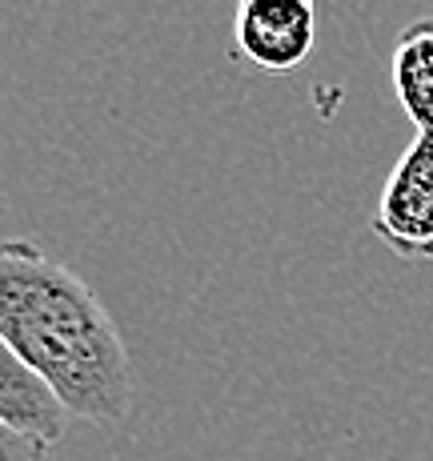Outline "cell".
<instances>
[{
    "label": "cell",
    "mask_w": 433,
    "mask_h": 461,
    "mask_svg": "<svg viewBox=\"0 0 433 461\" xmlns=\"http://www.w3.org/2000/svg\"><path fill=\"white\" fill-rule=\"evenodd\" d=\"M0 337L68 418L117 425L132 410L129 349L93 285L37 241H0Z\"/></svg>",
    "instance_id": "6da1fadb"
},
{
    "label": "cell",
    "mask_w": 433,
    "mask_h": 461,
    "mask_svg": "<svg viewBox=\"0 0 433 461\" xmlns=\"http://www.w3.org/2000/svg\"><path fill=\"white\" fill-rule=\"evenodd\" d=\"M374 233L405 261H433V137L413 132L374 209Z\"/></svg>",
    "instance_id": "7a4b0ae2"
},
{
    "label": "cell",
    "mask_w": 433,
    "mask_h": 461,
    "mask_svg": "<svg viewBox=\"0 0 433 461\" xmlns=\"http://www.w3.org/2000/svg\"><path fill=\"white\" fill-rule=\"evenodd\" d=\"M317 44V0H233V52L265 73H293Z\"/></svg>",
    "instance_id": "3957f363"
},
{
    "label": "cell",
    "mask_w": 433,
    "mask_h": 461,
    "mask_svg": "<svg viewBox=\"0 0 433 461\" xmlns=\"http://www.w3.org/2000/svg\"><path fill=\"white\" fill-rule=\"evenodd\" d=\"M68 410L57 402L44 381L16 357V349L0 337V425L41 438L44 446H57L68 433Z\"/></svg>",
    "instance_id": "277c9868"
},
{
    "label": "cell",
    "mask_w": 433,
    "mask_h": 461,
    "mask_svg": "<svg viewBox=\"0 0 433 461\" xmlns=\"http://www.w3.org/2000/svg\"><path fill=\"white\" fill-rule=\"evenodd\" d=\"M390 85L413 132L433 137V16L401 29L390 57Z\"/></svg>",
    "instance_id": "5b68a950"
},
{
    "label": "cell",
    "mask_w": 433,
    "mask_h": 461,
    "mask_svg": "<svg viewBox=\"0 0 433 461\" xmlns=\"http://www.w3.org/2000/svg\"><path fill=\"white\" fill-rule=\"evenodd\" d=\"M49 449L52 446H44L41 438L0 425V461H49Z\"/></svg>",
    "instance_id": "8992f818"
}]
</instances>
